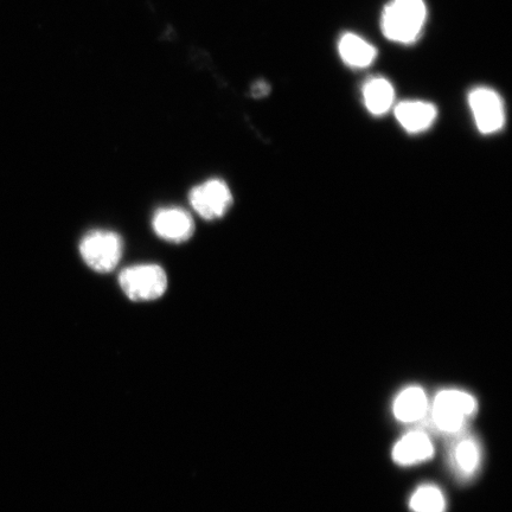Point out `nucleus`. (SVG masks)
<instances>
[{
    "label": "nucleus",
    "mask_w": 512,
    "mask_h": 512,
    "mask_svg": "<svg viewBox=\"0 0 512 512\" xmlns=\"http://www.w3.org/2000/svg\"><path fill=\"white\" fill-rule=\"evenodd\" d=\"M426 19L424 0H390L382 12L381 28L389 41L411 44L420 37Z\"/></svg>",
    "instance_id": "f257e3e1"
},
{
    "label": "nucleus",
    "mask_w": 512,
    "mask_h": 512,
    "mask_svg": "<svg viewBox=\"0 0 512 512\" xmlns=\"http://www.w3.org/2000/svg\"><path fill=\"white\" fill-rule=\"evenodd\" d=\"M478 411L475 396L458 389L441 390L432 403V421L438 431L457 435Z\"/></svg>",
    "instance_id": "f03ea898"
},
{
    "label": "nucleus",
    "mask_w": 512,
    "mask_h": 512,
    "mask_svg": "<svg viewBox=\"0 0 512 512\" xmlns=\"http://www.w3.org/2000/svg\"><path fill=\"white\" fill-rule=\"evenodd\" d=\"M119 284L133 302H151L163 296L168 288V277L158 265H138L121 272Z\"/></svg>",
    "instance_id": "7ed1b4c3"
},
{
    "label": "nucleus",
    "mask_w": 512,
    "mask_h": 512,
    "mask_svg": "<svg viewBox=\"0 0 512 512\" xmlns=\"http://www.w3.org/2000/svg\"><path fill=\"white\" fill-rule=\"evenodd\" d=\"M124 243L120 235L107 230H93L80 243L83 261L99 273H110L119 265Z\"/></svg>",
    "instance_id": "20e7f679"
},
{
    "label": "nucleus",
    "mask_w": 512,
    "mask_h": 512,
    "mask_svg": "<svg viewBox=\"0 0 512 512\" xmlns=\"http://www.w3.org/2000/svg\"><path fill=\"white\" fill-rule=\"evenodd\" d=\"M190 203L204 220L221 219L233 204V195L222 179H209L190 192Z\"/></svg>",
    "instance_id": "39448f33"
},
{
    "label": "nucleus",
    "mask_w": 512,
    "mask_h": 512,
    "mask_svg": "<svg viewBox=\"0 0 512 512\" xmlns=\"http://www.w3.org/2000/svg\"><path fill=\"white\" fill-rule=\"evenodd\" d=\"M469 105L480 132L491 134L502 130L505 124L504 102L494 89H473L469 94Z\"/></svg>",
    "instance_id": "423d86ee"
},
{
    "label": "nucleus",
    "mask_w": 512,
    "mask_h": 512,
    "mask_svg": "<svg viewBox=\"0 0 512 512\" xmlns=\"http://www.w3.org/2000/svg\"><path fill=\"white\" fill-rule=\"evenodd\" d=\"M448 460L452 470L459 478L470 479L477 475L482 466L483 451L479 441L472 435L464 432L454 435Z\"/></svg>",
    "instance_id": "0eeeda50"
},
{
    "label": "nucleus",
    "mask_w": 512,
    "mask_h": 512,
    "mask_svg": "<svg viewBox=\"0 0 512 512\" xmlns=\"http://www.w3.org/2000/svg\"><path fill=\"white\" fill-rule=\"evenodd\" d=\"M152 224L160 239L174 243L190 240L195 232L192 216L182 208L159 209L153 217Z\"/></svg>",
    "instance_id": "6e6552de"
},
{
    "label": "nucleus",
    "mask_w": 512,
    "mask_h": 512,
    "mask_svg": "<svg viewBox=\"0 0 512 512\" xmlns=\"http://www.w3.org/2000/svg\"><path fill=\"white\" fill-rule=\"evenodd\" d=\"M434 456V445L422 431H412L403 435L393 448V459L401 466H412L427 462Z\"/></svg>",
    "instance_id": "1a4fd4ad"
},
{
    "label": "nucleus",
    "mask_w": 512,
    "mask_h": 512,
    "mask_svg": "<svg viewBox=\"0 0 512 512\" xmlns=\"http://www.w3.org/2000/svg\"><path fill=\"white\" fill-rule=\"evenodd\" d=\"M395 117L407 132L420 133L434 124L438 110L431 102L407 100L396 105Z\"/></svg>",
    "instance_id": "9d476101"
},
{
    "label": "nucleus",
    "mask_w": 512,
    "mask_h": 512,
    "mask_svg": "<svg viewBox=\"0 0 512 512\" xmlns=\"http://www.w3.org/2000/svg\"><path fill=\"white\" fill-rule=\"evenodd\" d=\"M393 411L402 424H416L424 420L430 411L425 390L418 386L403 389L394 401Z\"/></svg>",
    "instance_id": "9b49d317"
},
{
    "label": "nucleus",
    "mask_w": 512,
    "mask_h": 512,
    "mask_svg": "<svg viewBox=\"0 0 512 512\" xmlns=\"http://www.w3.org/2000/svg\"><path fill=\"white\" fill-rule=\"evenodd\" d=\"M339 55L345 64L354 68H366L376 60L377 50L361 36L344 34L338 43Z\"/></svg>",
    "instance_id": "f8f14e48"
},
{
    "label": "nucleus",
    "mask_w": 512,
    "mask_h": 512,
    "mask_svg": "<svg viewBox=\"0 0 512 512\" xmlns=\"http://www.w3.org/2000/svg\"><path fill=\"white\" fill-rule=\"evenodd\" d=\"M394 99V87L387 79L376 76V78H371L364 83V105L371 114H386L392 108Z\"/></svg>",
    "instance_id": "ddd939ff"
},
{
    "label": "nucleus",
    "mask_w": 512,
    "mask_h": 512,
    "mask_svg": "<svg viewBox=\"0 0 512 512\" xmlns=\"http://www.w3.org/2000/svg\"><path fill=\"white\" fill-rule=\"evenodd\" d=\"M409 508L413 512H445L444 492L433 484L421 485L412 495Z\"/></svg>",
    "instance_id": "4468645a"
},
{
    "label": "nucleus",
    "mask_w": 512,
    "mask_h": 512,
    "mask_svg": "<svg viewBox=\"0 0 512 512\" xmlns=\"http://www.w3.org/2000/svg\"><path fill=\"white\" fill-rule=\"evenodd\" d=\"M271 87L268 85L266 81H256L252 87L251 94L253 98L260 99L265 98V96L270 93Z\"/></svg>",
    "instance_id": "2eb2a0df"
}]
</instances>
